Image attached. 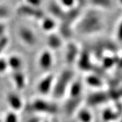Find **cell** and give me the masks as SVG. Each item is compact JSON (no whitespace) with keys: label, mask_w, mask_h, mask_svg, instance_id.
<instances>
[{"label":"cell","mask_w":122,"mask_h":122,"mask_svg":"<svg viewBox=\"0 0 122 122\" xmlns=\"http://www.w3.org/2000/svg\"><path fill=\"white\" fill-rule=\"evenodd\" d=\"M81 101H82V97H79V98L69 97L64 105V111L65 113L68 116H71L73 115L74 113H76L77 111L79 109Z\"/></svg>","instance_id":"52a82bcc"},{"label":"cell","mask_w":122,"mask_h":122,"mask_svg":"<svg viewBox=\"0 0 122 122\" xmlns=\"http://www.w3.org/2000/svg\"><path fill=\"white\" fill-rule=\"evenodd\" d=\"M58 4L62 6V8L66 11L73 8L77 5V2L74 1H58Z\"/></svg>","instance_id":"7402d4cb"},{"label":"cell","mask_w":122,"mask_h":122,"mask_svg":"<svg viewBox=\"0 0 122 122\" xmlns=\"http://www.w3.org/2000/svg\"><path fill=\"white\" fill-rule=\"evenodd\" d=\"M109 99V95L103 92H96L91 94L87 97V104L90 106H96L106 102Z\"/></svg>","instance_id":"7c38bea8"},{"label":"cell","mask_w":122,"mask_h":122,"mask_svg":"<svg viewBox=\"0 0 122 122\" xmlns=\"http://www.w3.org/2000/svg\"><path fill=\"white\" fill-rule=\"evenodd\" d=\"M103 21L94 11H90L82 16L77 24V30L81 34H92L102 29Z\"/></svg>","instance_id":"6da1fadb"},{"label":"cell","mask_w":122,"mask_h":122,"mask_svg":"<svg viewBox=\"0 0 122 122\" xmlns=\"http://www.w3.org/2000/svg\"><path fill=\"white\" fill-rule=\"evenodd\" d=\"M117 37L119 41H122V21L119 23L117 29Z\"/></svg>","instance_id":"83f0119b"},{"label":"cell","mask_w":122,"mask_h":122,"mask_svg":"<svg viewBox=\"0 0 122 122\" xmlns=\"http://www.w3.org/2000/svg\"><path fill=\"white\" fill-rule=\"evenodd\" d=\"M0 122H1V121H0Z\"/></svg>","instance_id":"836d02e7"},{"label":"cell","mask_w":122,"mask_h":122,"mask_svg":"<svg viewBox=\"0 0 122 122\" xmlns=\"http://www.w3.org/2000/svg\"><path fill=\"white\" fill-rule=\"evenodd\" d=\"M86 82L89 86H92V87H99L102 86V81L100 80V78L98 76H96V75L87 76L86 79Z\"/></svg>","instance_id":"ffe728a7"},{"label":"cell","mask_w":122,"mask_h":122,"mask_svg":"<svg viewBox=\"0 0 122 122\" xmlns=\"http://www.w3.org/2000/svg\"><path fill=\"white\" fill-rule=\"evenodd\" d=\"M82 92H83L82 82L79 79L73 80L68 90L69 97H72V98L82 97L81 96Z\"/></svg>","instance_id":"4fadbf2b"},{"label":"cell","mask_w":122,"mask_h":122,"mask_svg":"<svg viewBox=\"0 0 122 122\" xmlns=\"http://www.w3.org/2000/svg\"><path fill=\"white\" fill-rule=\"evenodd\" d=\"M73 77L74 72L73 70L70 69L63 70L54 79L52 91V96L56 99L62 98L69 90L70 86L73 81Z\"/></svg>","instance_id":"7a4b0ae2"},{"label":"cell","mask_w":122,"mask_h":122,"mask_svg":"<svg viewBox=\"0 0 122 122\" xmlns=\"http://www.w3.org/2000/svg\"><path fill=\"white\" fill-rule=\"evenodd\" d=\"M8 44V37L5 35L0 38V54L2 52Z\"/></svg>","instance_id":"484cf974"},{"label":"cell","mask_w":122,"mask_h":122,"mask_svg":"<svg viewBox=\"0 0 122 122\" xmlns=\"http://www.w3.org/2000/svg\"><path fill=\"white\" fill-rule=\"evenodd\" d=\"M48 8L50 13L52 16V17L54 18L60 19L62 21L65 18L66 11L62 8L58 2H50L48 5Z\"/></svg>","instance_id":"8fae6325"},{"label":"cell","mask_w":122,"mask_h":122,"mask_svg":"<svg viewBox=\"0 0 122 122\" xmlns=\"http://www.w3.org/2000/svg\"><path fill=\"white\" fill-rule=\"evenodd\" d=\"M28 122H41L40 121V118L39 117H33L32 119H30Z\"/></svg>","instance_id":"f546056e"},{"label":"cell","mask_w":122,"mask_h":122,"mask_svg":"<svg viewBox=\"0 0 122 122\" xmlns=\"http://www.w3.org/2000/svg\"><path fill=\"white\" fill-rule=\"evenodd\" d=\"M18 37L22 42L26 46H34L37 42V39L34 31L28 26H22L18 31Z\"/></svg>","instance_id":"8992f818"},{"label":"cell","mask_w":122,"mask_h":122,"mask_svg":"<svg viewBox=\"0 0 122 122\" xmlns=\"http://www.w3.org/2000/svg\"><path fill=\"white\" fill-rule=\"evenodd\" d=\"M29 108L30 111L34 112L52 115L58 112V107L56 104L42 98H37L33 100Z\"/></svg>","instance_id":"3957f363"},{"label":"cell","mask_w":122,"mask_h":122,"mask_svg":"<svg viewBox=\"0 0 122 122\" xmlns=\"http://www.w3.org/2000/svg\"><path fill=\"white\" fill-rule=\"evenodd\" d=\"M8 68V61L4 58H0V73H3Z\"/></svg>","instance_id":"d4e9b609"},{"label":"cell","mask_w":122,"mask_h":122,"mask_svg":"<svg viewBox=\"0 0 122 122\" xmlns=\"http://www.w3.org/2000/svg\"><path fill=\"white\" fill-rule=\"evenodd\" d=\"M8 68H10L12 72L22 71V67L23 65L22 59L17 55H12L7 59Z\"/></svg>","instance_id":"2e32d148"},{"label":"cell","mask_w":122,"mask_h":122,"mask_svg":"<svg viewBox=\"0 0 122 122\" xmlns=\"http://www.w3.org/2000/svg\"><path fill=\"white\" fill-rule=\"evenodd\" d=\"M55 77L52 74H48L44 76L38 81L37 85V90L40 94L46 96L52 93Z\"/></svg>","instance_id":"5b68a950"},{"label":"cell","mask_w":122,"mask_h":122,"mask_svg":"<svg viewBox=\"0 0 122 122\" xmlns=\"http://www.w3.org/2000/svg\"><path fill=\"white\" fill-rule=\"evenodd\" d=\"M79 55V52L77 45L73 42H71L68 44L65 53V59L67 63L69 64L73 63L78 58Z\"/></svg>","instance_id":"30bf717a"},{"label":"cell","mask_w":122,"mask_h":122,"mask_svg":"<svg viewBox=\"0 0 122 122\" xmlns=\"http://www.w3.org/2000/svg\"><path fill=\"white\" fill-rule=\"evenodd\" d=\"M40 21L41 29L46 32H49L52 33L53 30L56 28V22L55 21L54 18L51 16H45Z\"/></svg>","instance_id":"9a60e30c"},{"label":"cell","mask_w":122,"mask_h":122,"mask_svg":"<svg viewBox=\"0 0 122 122\" xmlns=\"http://www.w3.org/2000/svg\"><path fill=\"white\" fill-rule=\"evenodd\" d=\"M102 120L105 122H113L115 120H118L117 119L121 117L120 112L115 111L114 109H106L102 112Z\"/></svg>","instance_id":"ac0fdd59"},{"label":"cell","mask_w":122,"mask_h":122,"mask_svg":"<svg viewBox=\"0 0 122 122\" xmlns=\"http://www.w3.org/2000/svg\"><path fill=\"white\" fill-rule=\"evenodd\" d=\"M16 13L22 16L31 18L35 20H41L46 16L44 12L41 8H34L26 3L22 5H20L16 8Z\"/></svg>","instance_id":"277c9868"},{"label":"cell","mask_w":122,"mask_h":122,"mask_svg":"<svg viewBox=\"0 0 122 122\" xmlns=\"http://www.w3.org/2000/svg\"><path fill=\"white\" fill-rule=\"evenodd\" d=\"M53 62H54V59H53L52 54L50 50H46L40 54L38 63L39 66L42 69H50L52 66Z\"/></svg>","instance_id":"9c48e42d"},{"label":"cell","mask_w":122,"mask_h":122,"mask_svg":"<svg viewBox=\"0 0 122 122\" xmlns=\"http://www.w3.org/2000/svg\"><path fill=\"white\" fill-rule=\"evenodd\" d=\"M6 100L8 104L12 109L14 112H17L23 107V101L22 98L15 92H10L7 94Z\"/></svg>","instance_id":"ba28073f"},{"label":"cell","mask_w":122,"mask_h":122,"mask_svg":"<svg viewBox=\"0 0 122 122\" xmlns=\"http://www.w3.org/2000/svg\"><path fill=\"white\" fill-rule=\"evenodd\" d=\"M47 44L50 49L57 50L62 46V40L61 36L52 33L48 35L47 39Z\"/></svg>","instance_id":"e0dca14e"},{"label":"cell","mask_w":122,"mask_h":122,"mask_svg":"<svg viewBox=\"0 0 122 122\" xmlns=\"http://www.w3.org/2000/svg\"><path fill=\"white\" fill-rule=\"evenodd\" d=\"M13 83L18 90H23L26 86V77L22 71H14L12 73Z\"/></svg>","instance_id":"5bb4252c"},{"label":"cell","mask_w":122,"mask_h":122,"mask_svg":"<svg viewBox=\"0 0 122 122\" xmlns=\"http://www.w3.org/2000/svg\"><path fill=\"white\" fill-rule=\"evenodd\" d=\"M9 10L8 8L5 5H0V22L1 20L5 19L8 16Z\"/></svg>","instance_id":"cb8c5ba5"},{"label":"cell","mask_w":122,"mask_h":122,"mask_svg":"<svg viewBox=\"0 0 122 122\" xmlns=\"http://www.w3.org/2000/svg\"><path fill=\"white\" fill-rule=\"evenodd\" d=\"M92 3L97 7L102 8H110L112 6V1H95Z\"/></svg>","instance_id":"603a6c76"},{"label":"cell","mask_w":122,"mask_h":122,"mask_svg":"<svg viewBox=\"0 0 122 122\" xmlns=\"http://www.w3.org/2000/svg\"><path fill=\"white\" fill-rule=\"evenodd\" d=\"M117 122H122V116L121 117L119 118V119H118Z\"/></svg>","instance_id":"1f68e13d"},{"label":"cell","mask_w":122,"mask_h":122,"mask_svg":"<svg viewBox=\"0 0 122 122\" xmlns=\"http://www.w3.org/2000/svg\"><path fill=\"white\" fill-rule=\"evenodd\" d=\"M76 115L79 122H92L93 120V117L90 111L86 108L79 109Z\"/></svg>","instance_id":"d6986e66"},{"label":"cell","mask_w":122,"mask_h":122,"mask_svg":"<svg viewBox=\"0 0 122 122\" xmlns=\"http://www.w3.org/2000/svg\"><path fill=\"white\" fill-rule=\"evenodd\" d=\"M25 3L26 4L32 6V7L37 8H40V6H41V1H27Z\"/></svg>","instance_id":"4316f807"},{"label":"cell","mask_w":122,"mask_h":122,"mask_svg":"<svg viewBox=\"0 0 122 122\" xmlns=\"http://www.w3.org/2000/svg\"><path fill=\"white\" fill-rule=\"evenodd\" d=\"M50 122H59V121L58 120V119H57V118H53L52 120V121H50Z\"/></svg>","instance_id":"4dcf8cb0"},{"label":"cell","mask_w":122,"mask_h":122,"mask_svg":"<svg viewBox=\"0 0 122 122\" xmlns=\"http://www.w3.org/2000/svg\"><path fill=\"white\" fill-rule=\"evenodd\" d=\"M19 119L18 117L17 114L16 112L14 111H10L7 113L6 115H5L4 122H18Z\"/></svg>","instance_id":"44dd1931"},{"label":"cell","mask_w":122,"mask_h":122,"mask_svg":"<svg viewBox=\"0 0 122 122\" xmlns=\"http://www.w3.org/2000/svg\"><path fill=\"white\" fill-rule=\"evenodd\" d=\"M6 30V26L3 22H0V38L5 36V32Z\"/></svg>","instance_id":"f1b7e54d"},{"label":"cell","mask_w":122,"mask_h":122,"mask_svg":"<svg viewBox=\"0 0 122 122\" xmlns=\"http://www.w3.org/2000/svg\"><path fill=\"white\" fill-rule=\"evenodd\" d=\"M49 122V121H44V122Z\"/></svg>","instance_id":"d6a6232c"}]
</instances>
